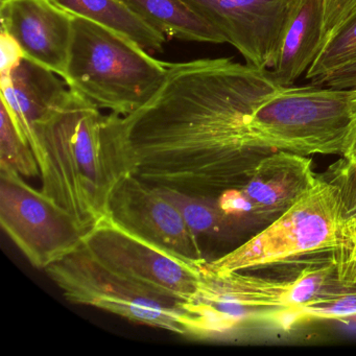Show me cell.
<instances>
[{
    "instance_id": "6da1fadb",
    "label": "cell",
    "mask_w": 356,
    "mask_h": 356,
    "mask_svg": "<svg viewBox=\"0 0 356 356\" xmlns=\"http://www.w3.org/2000/svg\"><path fill=\"white\" fill-rule=\"evenodd\" d=\"M284 87L268 70L226 58L168 64L155 95L120 116L136 176L156 187L218 197L274 153L254 135L256 108Z\"/></svg>"
},
{
    "instance_id": "7a4b0ae2",
    "label": "cell",
    "mask_w": 356,
    "mask_h": 356,
    "mask_svg": "<svg viewBox=\"0 0 356 356\" xmlns=\"http://www.w3.org/2000/svg\"><path fill=\"white\" fill-rule=\"evenodd\" d=\"M32 149L42 193L87 229L108 216L118 185L136 174L120 115H103L95 104L70 89L65 99L37 122Z\"/></svg>"
},
{
    "instance_id": "3957f363",
    "label": "cell",
    "mask_w": 356,
    "mask_h": 356,
    "mask_svg": "<svg viewBox=\"0 0 356 356\" xmlns=\"http://www.w3.org/2000/svg\"><path fill=\"white\" fill-rule=\"evenodd\" d=\"M168 64L152 57L128 37L74 16L63 80L70 90L99 109L127 116L159 89Z\"/></svg>"
},
{
    "instance_id": "277c9868",
    "label": "cell",
    "mask_w": 356,
    "mask_h": 356,
    "mask_svg": "<svg viewBox=\"0 0 356 356\" xmlns=\"http://www.w3.org/2000/svg\"><path fill=\"white\" fill-rule=\"evenodd\" d=\"M332 260L306 266L295 277L266 278L245 272L216 273L201 264L199 286L182 302L184 337L213 339L232 332L259 307L285 309L302 305L334 283Z\"/></svg>"
},
{
    "instance_id": "5b68a950",
    "label": "cell",
    "mask_w": 356,
    "mask_h": 356,
    "mask_svg": "<svg viewBox=\"0 0 356 356\" xmlns=\"http://www.w3.org/2000/svg\"><path fill=\"white\" fill-rule=\"evenodd\" d=\"M355 89L284 87L260 104L252 131L272 151L343 155L354 118Z\"/></svg>"
},
{
    "instance_id": "8992f818",
    "label": "cell",
    "mask_w": 356,
    "mask_h": 356,
    "mask_svg": "<svg viewBox=\"0 0 356 356\" xmlns=\"http://www.w3.org/2000/svg\"><path fill=\"white\" fill-rule=\"evenodd\" d=\"M343 228L337 189L320 177L305 195L261 232L218 259L205 260V266L216 273L245 272L307 256L332 255L343 245Z\"/></svg>"
},
{
    "instance_id": "52a82bcc",
    "label": "cell",
    "mask_w": 356,
    "mask_h": 356,
    "mask_svg": "<svg viewBox=\"0 0 356 356\" xmlns=\"http://www.w3.org/2000/svg\"><path fill=\"white\" fill-rule=\"evenodd\" d=\"M67 301L118 314L136 324L184 337L182 301L158 295L115 274L83 243L45 268Z\"/></svg>"
},
{
    "instance_id": "ba28073f",
    "label": "cell",
    "mask_w": 356,
    "mask_h": 356,
    "mask_svg": "<svg viewBox=\"0 0 356 356\" xmlns=\"http://www.w3.org/2000/svg\"><path fill=\"white\" fill-rule=\"evenodd\" d=\"M0 224L30 264L43 270L81 247L90 230L11 170H0Z\"/></svg>"
},
{
    "instance_id": "9c48e42d",
    "label": "cell",
    "mask_w": 356,
    "mask_h": 356,
    "mask_svg": "<svg viewBox=\"0 0 356 356\" xmlns=\"http://www.w3.org/2000/svg\"><path fill=\"white\" fill-rule=\"evenodd\" d=\"M84 245L104 266L158 295L184 302L199 286L205 259H183L132 234L109 216L91 227Z\"/></svg>"
},
{
    "instance_id": "30bf717a",
    "label": "cell",
    "mask_w": 356,
    "mask_h": 356,
    "mask_svg": "<svg viewBox=\"0 0 356 356\" xmlns=\"http://www.w3.org/2000/svg\"><path fill=\"white\" fill-rule=\"evenodd\" d=\"M249 65L274 67L293 0H185Z\"/></svg>"
},
{
    "instance_id": "8fae6325",
    "label": "cell",
    "mask_w": 356,
    "mask_h": 356,
    "mask_svg": "<svg viewBox=\"0 0 356 356\" xmlns=\"http://www.w3.org/2000/svg\"><path fill=\"white\" fill-rule=\"evenodd\" d=\"M108 216L122 228L189 261L202 257L199 236L180 210L157 187L135 174L129 175L114 191Z\"/></svg>"
},
{
    "instance_id": "7c38bea8",
    "label": "cell",
    "mask_w": 356,
    "mask_h": 356,
    "mask_svg": "<svg viewBox=\"0 0 356 356\" xmlns=\"http://www.w3.org/2000/svg\"><path fill=\"white\" fill-rule=\"evenodd\" d=\"M1 31L24 57L63 78L72 38L74 16L53 0H1Z\"/></svg>"
},
{
    "instance_id": "4fadbf2b",
    "label": "cell",
    "mask_w": 356,
    "mask_h": 356,
    "mask_svg": "<svg viewBox=\"0 0 356 356\" xmlns=\"http://www.w3.org/2000/svg\"><path fill=\"white\" fill-rule=\"evenodd\" d=\"M308 156L277 151L266 156L238 187L251 209V222L268 226L318 182Z\"/></svg>"
},
{
    "instance_id": "5bb4252c",
    "label": "cell",
    "mask_w": 356,
    "mask_h": 356,
    "mask_svg": "<svg viewBox=\"0 0 356 356\" xmlns=\"http://www.w3.org/2000/svg\"><path fill=\"white\" fill-rule=\"evenodd\" d=\"M57 76L26 58L1 74V104L31 147L37 122L57 108L70 92L65 81Z\"/></svg>"
},
{
    "instance_id": "9a60e30c",
    "label": "cell",
    "mask_w": 356,
    "mask_h": 356,
    "mask_svg": "<svg viewBox=\"0 0 356 356\" xmlns=\"http://www.w3.org/2000/svg\"><path fill=\"white\" fill-rule=\"evenodd\" d=\"M324 0H293L273 78L291 87L312 66L323 44Z\"/></svg>"
},
{
    "instance_id": "2e32d148",
    "label": "cell",
    "mask_w": 356,
    "mask_h": 356,
    "mask_svg": "<svg viewBox=\"0 0 356 356\" xmlns=\"http://www.w3.org/2000/svg\"><path fill=\"white\" fill-rule=\"evenodd\" d=\"M141 20L168 38L222 44L225 37L185 0H122Z\"/></svg>"
},
{
    "instance_id": "e0dca14e",
    "label": "cell",
    "mask_w": 356,
    "mask_h": 356,
    "mask_svg": "<svg viewBox=\"0 0 356 356\" xmlns=\"http://www.w3.org/2000/svg\"><path fill=\"white\" fill-rule=\"evenodd\" d=\"M76 17L85 18L135 41L145 51H161L168 37L141 20L122 0H53Z\"/></svg>"
},
{
    "instance_id": "ac0fdd59",
    "label": "cell",
    "mask_w": 356,
    "mask_h": 356,
    "mask_svg": "<svg viewBox=\"0 0 356 356\" xmlns=\"http://www.w3.org/2000/svg\"><path fill=\"white\" fill-rule=\"evenodd\" d=\"M352 316H356V289L334 282L302 305L270 310L268 318L287 329L303 321L343 320Z\"/></svg>"
},
{
    "instance_id": "d6986e66",
    "label": "cell",
    "mask_w": 356,
    "mask_h": 356,
    "mask_svg": "<svg viewBox=\"0 0 356 356\" xmlns=\"http://www.w3.org/2000/svg\"><path fill=\"white\" fill-rule=\"evenodd\" d=\"M162 195L182 213L185 222L197 236H218L233 229L218 207L216 197L187 195L157 187Z\"/></svg>"
},
{
    "instance_id": "ffe728a7",
    "label": "cell",
    "mask_w": 356,
    "mask_h": 356,
    "mask_svg": "<svg viewBox=\"0 0 356 356\" xmlns=\"http://www.w3.org/2000/svg\"><path fill=\"white\" fill-rule=\"evenodd\" d=\"M356 62V6L329 35L306 72L309 80L330 74Z\"/></svg>"
},
{
    "instance_id": "44dd1931",
    "label": "cell",
    "mask_w": 356,
    "mask_h": 356,
    "mask_svg": "<svg viewBox=\"0 0 356 356\" xmlns=\"http://www.w3.org/2000/svg\"><path fill=\"white\" fill-rule=\"evenodd\" d=\"M0 170H11L24 178L40 176L30 143L22 136L3 104L0 110Z\"/></svg>"
},
{
    "instance_id": "7402d4cb",
    "label": "cell",
    "mask_w": 356,
    "mask_h": 356,
    "mask_svg": "<svg viewBox=\"0 0 356 356\" xmlns=\"http://www.w3.org/2000/svg\"><path fill=\"white\" fill-rule=\"evenodd\" d=\"M327 180L337 189L343 225L356 222V162L341 158L329 168Z\"/></svg>"
},
{
    "instance_id": "603a6c76",
    "label": "cell",
    "mask_w": 356,
    "mask_h": 356,
    "mask_svg": "<svg viewBox=\"0 0 356 356\" xmlns=\"http://www.w3.org/2000/svg\"><path fill=\"white\" fill-rule=\"evenodd\" d=\"M331 260L335 266L334 282L356 289V243L337 250Z\"/></svg>"
},
{
    "instance_id": "cb8c5ba5",
    "label": "cell",
    "mask_w": 356,
    "mask_h": 356,
    "mask_svg": "<svg viewBox=\"0 0 356 356\" xmlns=\"http://www.w3.org/2000/svg\"><path fill=\"white\" fill-rule=\"evenodd\" d=\"M355 6L356 0H324L323 43Z\"/></svg>"
},
{
    "instance_id": "d4e9b609",
    "label": "cell",
    "mask_w": 356,
    "mask_h": 356,
    "mask_svg": "<svg viewBox=\"0 0 356 356\" xmlns=\"http://www.w3.org/2000/svg\"><path fill=\"white\" fill-rule=\"evenodd\" d=\"M312 85L337 89L356 88V62L312 80Z\"/></svg>"
},
{
    "instance_id": "484cf974",
    "label": "cell",
    "mask_w": 356,
    "mask_h": 356,
    "mask_svg": "<svg viewBox=\"0 0 356 356\" xmlns=\"http://www.w3.org/2000/svg\"><path fill=\"white\" fill-rule=\"evenodd\" d=\"M0 49H1V74L10 72L15 67L24 57L18 43L7 33L1 31L0 35Z\"/></svg>"
},
{
    "instance_id": "4316f807",
    "label": "cell",
    "mask_w": 356,
    "mask_h": 356,
    "mask_svg": "<svg viewBox=\"0 0 356 356\" xmlns=\"http://www.w3.org/2000/svg\"><path fill=\"white\" fill-rule=\"evenodd\" d=\"M355 99H354V118L352 122L351 130L348 135L347 141H346L345 149H343L341 158L349 162H356V88Z\"/></svg>"
},
{
    "instance_id": "83f0119b",
    "label": "cell",
    "mask_w": 356,
    "mask_h": 356,
    "mask_svg": "<svg viewBox=\"0 0 356 356\" xmlns=\"http://www.w3.org/2000/svg\"><path fill=\"white\" fill-rule=\"evenodd\" d=\"M354 243H356V222L343 225V245L339 249L354 245Z\"/></svg>"
}]
</instances>
